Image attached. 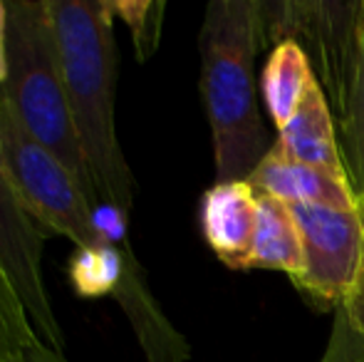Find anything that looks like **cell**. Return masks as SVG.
Returning a JSON list of instances; mask_svg holds the SVG:
<instances>
[{"label": "cell", "mask_w": 364, "mask_h": 362, "mask_svg": "<svg viewBox=\"0 0 364 362\" xmlns=\"http://www.w3.org/2000/svg\"><path fill=\"white\" fill-rule=\"evenodd\" d=\"M258 196L248 181H216L198 206L201 233L223 266L248 271L255 236Z\"/></svg>", "instance_id": "cell-8"}, {"label": "cell", "mask_w": 364, "mask_h": 362, "mask_svg": "<svg viewBox=\"0 0 364 362\" xmlns=\"http://www.w3.org/2000/svg\"><path fill=\"white\" fill-rule=\"evenodd\" d=\"M0 92L23 129L50 151L97 203L68 105L50 0L8 3V80Z\"/></svg>", "instance_id": "cell-4"}, {"label": "cell", "mask_w": 364, "mask_h": 362, "mask_svg": "<svg viewBox=\"0 0 364 362\" xmlns=\"http://www.w3.org/2000/svg\"><path fill=\"white\" fill-rule=\"evenodd\" d=\"M248 183L255 193L273 196L288 206L307 203V206H327L337 211H360V201L347 179L273 154H268L255 166V171L248 176Z\"/></svg>", "instance_id": "cell-10"}, {"label": "cell", "mask_w": 364, "mask_h": 362, "mask_svg": "<svg viewBox=\"0 0 364 362\" xmlns=\"http://www.w3.org/2000/svg\"><path fill=\"white\" fill-rule=\"evenodd\" d=\"M270 154L347 179L340 144H337L335 117L320 82L312 85L292 119L278 132Z\"/></svg>", "instance_id": "cell-9"}, {"label": "cell", "mask_w": 364, "mask_h": 362, "mask_svg": "<svg viewBox=\"0 0 364 362\" xmlns=\"http://www.w3.org/2000/svg\"><path fill=\"white\" fill-rule=\"evenodd\" d=\"M362 216H364V211H362ZM340 310L347 315V320L352 323V328H357L360 333H364V248H362V263H360V271H357L355 285H352V290L345 298V303L340 305Z\"/></svg>", "instance_id": "cell-17"}, {"label": "cell", "mask_w": 364, "mask_h": 362, "mask_svg": "<svg viewBox=\"0 0 364 362\" xmlns=\"http://www.w3.org/2000/svg\"><path fill=\"white\" fill-rule=\"evenodd\" d=\"M48 233L23 206L8 174L0 169V268L23 303L38 338L65 353V333L55 318L43 280V248Z\"/></svg>", "instance_id": "cell-7"}, {"label": "cell", "mask_w": 364, "mask_h": 362, "mask_svg": "<svg viewBox=\"0 0 364 362\" xmlns=\"http://www.w3.org/2000/svg\"><path fill=\"white\" fill-rule=\"evenodd\" d=\"M0 147L3 171L18 191L23 206L45 233H58L82 246H105L95 231L92 201L75 176L40 147L15 117L10 102L0 92Z\"/></svg>", "instance_id": "cell-5"}, {"label": "cell", "mask_w": 364, "mask_h": 362, "mask_svg": "<svg viewBox=\"0 0 364 362\" xmlns=\"http://www.w3.org/2000/svg\"><path fill=\"white\" fill-rule=\"evenodd\" d=\"M134 268H141V263L132 248L122 251L114 246H82L70 256L68 278L77 298H114L127 273Z\"/></svg>", "instance_id": "cell-13"}, {"label": "cell", "mask_w": 364, "mask_h": 362, "mask_svg": "<svg viewBox=\"0 0 364 362\" xmlns=\"http://www.w3.org/2000/svg\"><path fill=\"white\" fill-rule=\"evenodd\" d=\"M288 206V203H285ZM302 241V275L295 288L317 310L335 313L355 285L364 248L362 211H337L327 206H288Z\"/></svg>", "instance_id": "cell-6"}, {"label": "cell", "mask_w": 364, "mask_h": 362, "mask_svg": "<svg viewBox=\"0 0 364 362\" xmlns=\"http://www.w3.org/2000/svg\"><path fill=\"white\" fill-rule=\"evenodd\" d=\"M268 45L297 43L335 117L337 144L364 211V0L263 3Z\"/></svg>", "instance_id": "cell-3"}, {"label": "cell", "mask_w": 364, "mask_h": 362, "mask_svg": "<svg viewBox=\"0 0 364 362\" xmlns=\"http://www.w3.org/2000/svg\"><path fill=\"white\" fill-rule=\"evenodd\" d=\"M38 340L23 303L0 268V362H25V353Z\"/></svg>", "instance_id": "cell-15"}, {"label": "cell", "mask_w": 364, "mask_h": 362, "mask_svg": "<svg viewBox=\"0 0 364 362\" xmlns=\"http://www.w3.org/2000/svg\"><path fill=\"white\" fill-rule=\"evenodd\" d=\"M25 362H70V360L65 358V353H58V350H53L50 345H45L43 340H38V343L25 353Z\"/></svg>", "instance_id": "cell-19"}, {"label": "cell", "mask_w": 364, "mask_h": 362, "mask_svg": "<svg viewBox=\"0 0 364 362\" xmlns=\"http://www.w3.org/2000/svg\"><path fill=\"white\" fill-rule=\"evenodd\" d=\"M317 82L312 73L310 58L297 43L273 45L268 60H265L263 75H260V95H263L265 110H268L278 132L292 119L297 107L302 105L305 95Z\"/></svg>", "instance_id": "cell-12"}, {"label": "cell", "mask_w": 364, "mask_h": 362, "mask_svg": "<svg viewBox=\"0 0 364 362\" xmlns=\"http://www.w3.org/2000/svg\"><path fill=\"white\" fill-rule=\"evenodd\" d=\"M265 45L263 0L206 5L198 33V90L211 127L216 181H248L275 144L255 102L253 65Z\"/></svg>", "instance_id": "cell-2"}, {"label": "cell", "mask_w": 364, "mask_h": 362, "mask_svg": "<svg viewBox=\"0 0 364 362\" xmlns=\"http://www.w3.org/2000/svg\"><path fill=\"white\" fill-rule=\"evenodd\" d=\"M8 80V3L0 0V85Z\"/></svg>", "instance_id": "cell-18"}, {"label": "cell", "mask_w": 364, "mask_h": 362, "mask_svg": "<svg viewBox=\"0 0 364 362\" xmlns=\"http://www.w3.org/2000/svg\"><path fill=\"white\" fill-rule=\"evenodd\" d=\"M255 196H258V216H255V236L248 268L283 271L295 283L305 266L295 218L290 208L278 198L265 193H255Z\"/></svg>", "instance_id": "cell-11"}, {"label": "cell", "mask_w": 364, "mask_h": 362, "mask_svg": "<svg viewBox=\"0 0 364 362\" xmlns=\"http://www.w3.org/2000/svg\"><path fill=\"white\" fill-rule=\"evenodd\" d=\"M68 105L97 203L134 208V174L114 122L119 50L112 0H50Z\"/></svg>", "instance_id": "cell-1"}, {"label": "cell", "mask_w": 364, "mask_h": 362, "mask_svg": "<svg viewBox=\"0 0 364 362\" xmlns=\"http://www.w3.org/2000/svg\"><path fill=\"white\" fill-rule=\"evenodd\" d=\"M114 20H122L132 35V43L136 50V60L146 63L159 50L164 30V0H112Z\"/></svg>", "instance_id": "cell-14"}, {"label": "cell", "mask_w": 364, "mask_h": 362, "mask_svg": "<svg viewBox=\"0 0 364 362\" xmlns=\"http://www.w3.org/2000/svg\"><path fill=\"white\" fill-rule=\"evenodd\" d=\"M320 362H364V333L352 328L340 308L332 318V330Z\"/></svg>", "instance_id": "cell-16"}]
</instances>
